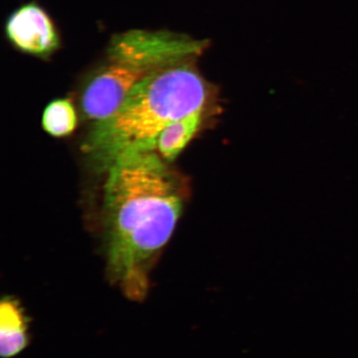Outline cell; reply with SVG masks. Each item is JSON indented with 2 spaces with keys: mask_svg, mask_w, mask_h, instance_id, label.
Wrapping results in <instances>:
<instances>
[{
  "mask_svg": "<svg viewBox=\"0 0 358 358\" xmlns=\"http://www.w3.org/2000/svg\"><path fill=\"white\" fill-rule=\"evenodd\" d=\"M156 151L124 155L106 169L102 234L106 271L124 296L141 302L150 274L183 208L178 178Z\"/></svg>",
  "mask_w": 358,
  "mask_h": 358,
  "instance_id": "obj_1",
  "label": "cell"
},
{
  "mask_svg": "<svg viewBox=\"0 0 358 358\" xmlns=\"http://www.w3.org/2000/svg\"><path fill=\"white\" fill-rule=\"evenodd\" d=\"M195 59L164 66L134 87L113 114L94 124L85 152L106 169L120 156L156 151L165 128L207 105L208 86Z\"/></svg>",
  "mask_w": 358,
  "mask_h": 358,
  "instance_id": "obj_2",
  "label": "cell"
},
{
  "mask_svg": "<svg viewBox=\"0 0 358 358\" xmlns=\"http://www.w3.org/2000/svg\"><path fill=\"white\" fill-rule=\"evenodd\" d=\"M107 60L90 80L82 97L84 115L95 122L108 118L134 87L156 71L131 61L108 57Z\"/></svg>",
  "mask_w": 358,
  "mask_h": 358,
  "instance_id": "obj_3",
  "label": "cell"
},
{
  "mask_svg": "<svg viewBox=\"0 0 358 358\" xmlns=\"http://www.w3.org/2000/svg\"><path fill=\"white\" fill-rule=\"evenodd\" d=\"M8 42L25 55L47 59L61 46L55 22L37 3L24 4L8 16L6 24Z\"/></svg>",
  "mask_w": 358,
  "mask_h": 358,
  "instance_id": "obj_4",
  "label": "cell"
},
{
  "mask_svg": "<svg viewBox=\"0 0 358 358\" xmlns=\"http://www.w3.org/2000/svg\"><path fill=\"white\" fill-rule=\"evenodd\" d=\"M29 343L28 319L16 299L7 296L0 303V353L11 358L24 350Z\"/></svg>",
  "mask_w": 358,
  "mask_h": 358,
  "instance_id": "obj_5",
  "label": "cell"
},
{
  "mask_svg": "<svg viewBox=\"0 0 358 358\" xmlns=\"http://www.w3.org/2000/svg\"><path fill=\"white\" fill-rule=\"evenodd\" d=\"M204 110L196 111L165 128L157 141L156 152L168 163L180 155L198 133Z\"/></svg>",
  "mask_w": 358,
  "mask_h": 358,
  "instance_id": "obj_6",
  "label": "cell"
},
{
  "mask_svg": "<svg viewBox=\"0 0 358 358\" xmlns=\"http://www.w3.org/2000/svg\"><path fill=\"white\" fill-rule=\"evenodd\" d=\"M42 124L44 131L53 137L70 136L78 127V115L73 102L65 98L49 103L43 111Z\"/></svg>",
  "mask_w": 358,
  "mask_h": 358,
  "instance_id": "obj_7",
  "label": "cell"
}]
</instances>
